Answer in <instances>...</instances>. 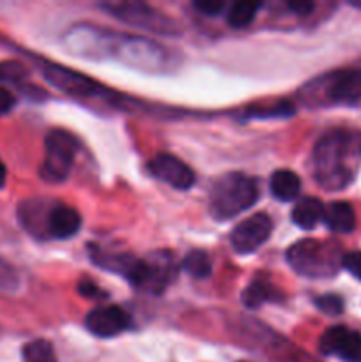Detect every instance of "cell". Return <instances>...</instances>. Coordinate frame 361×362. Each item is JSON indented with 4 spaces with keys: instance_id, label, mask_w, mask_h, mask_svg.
<instances>
[{
    "instance_id": "obj_9",
    "label": "cell",
    "mask_w": 361,
    "mask_h": 362,
    "mask_svg": "<svg viewBox=\"0 0 361 362\" xmlns=\"http://www.w3.org/2000/svg\"><path fill=\"white\" fill-rule=\"evenodd\" d=\"M324 356H336L345 362H361V334L343 325L329 327L319 341Z\"/></svg>"
},
{
    "instance_id": "obj_7",
    "label": "cell",
    "mask_w": 361,
    "mask_h": 362,
    "mask_svg": "<svg viewBox=\"0 0 361 362\" xmlns=\"http://www.w3.org/2000/svg\"><path fill=\"white\" fill-rule=\"evenodd\" d=\"M273 219L264 212L250 216L241 221L230 233L232 250L239 255H250L269 240L273 233Z\"/></svg>"
},
{
    "instance_id": "obj_32",
    "label": "cell",
    "mask_w": 361,
    "mask_h": 362,
    "mask_svg": "<svg viewBox=\"0 0 361 362\" xmlns=\"http://www.w3.org/2000/svg\"><path fill=\"white\" fill-rule=\"evenodd\" d=\"M354 6H356V7H361V2H354Z\"/></svg>"
},
{
    "instance_id": "obj_29",
    "label": "cell",
    "mask_w": 361,
    "mask_h": 362,
    "mask_svg": "<svg viewBox=\"0 0 361 362\" xmlns=\"http://www.w3.org/2000/svg\"><path fill=\"white\" fill-rule=\"evenodd\" d=\"M16 105V98L7 88L0 87V115H6Z\"/></svg>"
},
{
    "instance_id": "obj_25",
    "label": "cell",
    "mask_w": 361,
    "mask_h": 362,
    "mask_svg": "<svg viewBox=\"0 0 361 362\" xmlns=\"http://www.w3.org/2000/svg\"><path fill=\"white\" fill-rule=\"evenodd\" d=\"M315 306L328 315H340L343 311V300L338 296L329 293V296H322L315 299Z\"/></svg>"
},
{
    "instance_id": "obj_23",
    "label": "cell",
    "mask_w": 361,
    "mask_h": 362,
    "mask_svg": "<svg viewBox=\"0 0 361 362\" xmlns=\"http://www.w3.org/2000/svg\"><path fill=\"white\" fill-rule=\"evenodd\" d=\"M28 76L27 67L18 60H4L0 62V81L6 83H21Z\"/></svg>"
},
{
    "instance_id": "obj_14",
    "label": "cell",
    "mask_w": 361,
    "mask_h": 362,
    "mask_svg": "<svg viewBox=\"0 0 361 362\" xmlns=\"http://www.w3.org/2000/svg\"><path fill=\"white\" fill-rule=\"evenodd\" d=\"M147 278L142 288L151 293H161L177 276V264L166 251H158L147 258Z\"/></svg>"
},
{
    "instance_id": "obj_28",
    "label": "cell",
    "mask_w": 361,
    "mask_h": 362,
    "mask_svg": "<svg viewBox=\"0 0 361 362\" xmlns=\"http://www.w3.org/2000/svg\"><path fill=\"white\" fill-rule=\"evenodd\" d=\"M342 265L345 267V271H349L354 278L361 281V251L347 253L345 257L342 258Z\"/></svg>"
},
{
    "instance_id": "obj_30",
    "label": "cell",
    "mask_w": 361,
    "mask_h": 362,
    "mask_svg": "<svg viewBox=\"0 0 361 362\" xmlns=\"http://www.w3.org/2000/svg\"><path fill=\"white\" fill-rule=\"evenodd\" d=\"M287 6H289L294 13L299 14V16H306V14H310L311 11L315 9V4L308 2V0H294V2H289Z\"/></svg>"
},
{
    "instance_id": "obj_19",
    "label": "cell",
    "mask_w": 361,
    "mask_h": 362,
    "mask_svg": "<svg viewBox=\"0 0 361 362\" xmlns=\"http://www.w3.org/2000/svg\"><path fill=\"white\" fill-rule=\"evenodd\" d=\"M262 7L260 2H236L230 6L229 13H227V23L232 28H244L255 20L258 9Z\"/></svg>"
},
{
    "instance_id": "obj_21",
    "label": "cell",
    "mask_w": 361,
    "mask_h": 362,
    "mask_svg": "<svg viewBox=\"0 0 361 362\" xmlns=\"http://www.w3.org/2000/svg\"><path fill=\"white\" fill-rule=\"evenodd\" d=\"M25 362H57L52 343L46 339H34L23 346Z\"/></svg>"
},
{
    "instance_id": "obj_31",
    "label": "cell",
    "mask_w": 361,
    "mask_h": 362,
    "mask_svg": "<svg viewBox=\"0 0 361 362\" xmlns=\"http://www.w3.org/2000/svg\"><path fill=\"white\" fill-rule=\"evenodd\" d=\"M6 180H7V170H6V165H4V163L0 161V189H2V187L6 186Z\"/></svg>"
},
{
    "instance_id": "obj_5",
    "label": "cell",
    "mask_w": 361,
    "mask_h": 362,
    "mask_svg": "<svg viewBox=\"0 0 361 362\" xmlns=\"http://www.w3.org/2000/svg\"><path fill=\"white\" fill-rule=\"evenodd\" d=\"M311 98H321L319 105H361V71H335L306 85Z\"/></svg>"
},
{
    "instance_id": "obj_16",
    "label": "cell",
    "mask_w": 361,
    "mask_h": 362,
    "mask_svg": "<svg viewBox=\"0 0 361 362\" xmlns=\"http://www.w3.org/2000/svg\"><path fill=\"white\" fill-rule=\"evenodd\" d=\"M324 205L319 198L315 197H306L301 198L292 209V221L296 223L299 228L303 230H311L319 225V223L324 219Z\"/></svg>"
},
{
    "instance_id": "obj_13",
    "label": "cell",
    "mask_w": 361,
    "mask_h": 362,
    "mask_svg": "<svg viewBox=\"0 0 361 362\" xmlns=\"http://www.w3.org/2000/svg\"><path fill=\"white\" fill-rule=\"evenodd\" d=\"M81 226V218L73 207L60 202H52L46 218V239L66 240L76 235Z\"/></svg>"
},
{
    "instance_id": "obj_17",
    "label": "cell",
    "mask_w": 361,
    "mask_h": 362,
    "mask_svg": "<svg viewBox=\"0 0 361 362\" xmlns=\"http://www.w3.org/2000/svg\"><path fill=\"white\" fill-rule=\"evenodd\" d=\"M243 304L248 310H258L268 303H280L282 300V292L268 281H253L243 290Z\"/></svg>"
},
{
    "instance_id": "obj_26",
    "label": "cell",
    "mask_w": 361,
    "mask_h": 362,
    "mask_svg": "<svg viewBox=\"0 0 361 362\" xmlns=\"http://www.w3.org/2000/svg\"><path fill=\"white\" fill-rule=\"evenodd\" d=\"M193 7L205 16H218L225 9V2L222 0H195Z\"/></svg>"
},
{
    "instance_id": "obj_4",
    "label": "cell",
    "mask_w": 361,
    "mask_h": 362,
    "mask_svg": "<svg viewBox=\"0 0 361 362\" xmlns=\"http://www.w3.org/2000/svg\"><path fill=\"white\" fill-rule=\"evenodd\" d=\"M103 11L115 20L130 25V27L142 28V30L154 32L161 35H179L180 27L176 20L166 14L159 13L154 7L142 2H106L101 4Z\"/></svg>"
},
{
    "instance_id": "obj_11",
    "label": "cell",
    "mask_w": 361,
    "mask_h": 362,
    "mask_svg": "<svg viewBox=\"0 0 361 362\" xmlns=\"http://www.w3.org/2000/svg\"><path fill=\"white\" fill-rule=\"evenodd\" d=\"M41 71L50 83L55 85L57 88H60L66 94L88 98V95H96V92L99 90L98 83L92 81L91 78L74 73L71 69H66V67L57 66V64H50L42 60Z\"/></svg>"
},
{
    "instance_id": "obj_6",
    "label": "cell",
    "mask_w": 361,
    "mask_h": 362,
    "mask_svg": "<svg viewBox=\"0 0 361 362\" xmlns=\"http://www.w3.org/2000/svg\"><path fill=\"white\" fill-rule=\"evenodd\" d=\"M46 156L42 161L39 175L48 182L59 184L67 179L71 166L74 163L78 144L67 131L52 129L45 140Z\"/></svg>"
},
{
    "instance_id": "obj_15",
    "label": "cell",
    "mask_w": 361,
    "mask_h": 362,
    "mask_svg": "<svg viewBox=\"0 0 361 362\" xmlns=\"http://www.w3.org/2000/svg\"><path fill=\"white\" fill-rule=\"evenodd\" d=\"M331 232L349 233L356 228V214L347 202H333L324 209V219Z\"/></svg>"
},
{
    "instance_id": "obj_3",
    "label": "cell",
    "mask_w": 361,
    "mask_h": 362,
    "mask_svg": "<svg viewBox=\"0 0 361 362\" xmlns=\"http://www.w3.org/2000/svg\"><path fill=\"white\" fill-rule=\"evenodd\" d=\"M287 262L297 274L306 278H328L336 272V253L331 244L303 239L287 251Z\"/></svg>"
},
{
    "instance_id": "obj_20",
    "label": "cell",
    "mask_w": 361,
    "mask_h": 362,
    "mask_svg": "<svg viewBox=\"0 0 361 362\" xmlns=\"http://www.w3.org/2000/svg\"><path fill=\"white\" fill-rule=\"evenodd\" d=\"M183 269L191 276V278L205 279L211 276V271H212L211 258H209V255L205 253V251L191 250L190 253L184 257Z\"/></svg>"
},
{
    "instance_id": "obj_2",
    "label": "cell",
    "mask_w": 361,
    "mask_h": 362,
    "mask_svg": "<svg viewBox=\"0 0 361 362\" xmlns=\"http://www.w3.org/2000/svg\"><path fill=\"white\" fill-rule=\"evenodd\" d=\"M258 193V184L253 177L239 172L227 173L212 186L209 212L216 221H229L257 204Z\"/></svg>"
},
{
    "instance_id": "obj_10",
    "label": "cell",
    "mask_w": 361,
    "mask_h": 362,
    "mask_svg": "<svg viewBox=\"0 0 361 362\" xmlns=\"http://www.w3.org/2000/svg\"><path fill=\"white\" fill-rule=\"evenodd\" d=\"M131 317L119 306L94 308L85 318L88 332L98 338H115L131 327Z\"/></svg>"
},
{
    "instance_id": "obj_24",
    "label": "cell",
    "mask_w": 361,
    "mask_h": 362,
    "mask_svg": "<svg viewBox=\"0 0 361 362\" xmlns=\"http://www.w3.org/2000/svg\"><path fill=\"white\" fill-rule=\"evenodd\" d=\"M20 288V276L13 265L0 258V293H14Z\"/></svg>"
},
{
    "instance_id": "obj_8",
    "label": "cell",
    "mask_w": 361,
    "mask_h": 362,
    "mask_svg": "<svg viewBox=\"0 0 361 362\" xmlns=\"http://www.w3.org/2000/svg\"><path fill=\"white\" fill-rule=\"evenodd\" d=\"M91 258L103 271L122 276L134 286H140V288L144 286L145 278H147V262L145 260H140L133 255L108 253L99 247H92Z\"/></svg>"
},
{
    "instance_id": "obj_22",
    "label": "cell",
    "mask_w": 361,
    "mask_h": 362,
    "mask_svg": "<svg viewBox=\"0 0 361 362\" xmlns=\"http://www.w3.org/2000/svg\"><path fill=\"white\" fill-rule=\"evenodd\" d=\"M294 113V106L290 103H280L275 106H260V108H250L248 119H278V117H290Z\"/></svg>"
},
{
    "instance_id": "obj_18",
    "label": "cell",
    "mask_w": 361,
    "mask_h": 362,
    "mask_svg": "<svg viewBox=\"0 0 361 362\" xmlns=\"http://www.w3.org/2000/svg\"><path fill=\"white\" fill-rule=\"evenodd\" d=\"M271 194L280 202H292L301 191V179L290 170H276L269 180Z\"/></svg>"
},
{
    "instance_id": "obj_27",
    "label": "cell",
    "mask_w": 361,
    "mask_h": 362,
    "mask_svg": "<svg viewBox=\"0 0 361 362\" xmlns=\"http://www.w3.org/2000/svg\"><path fill=\"white\" fill-rule=\"evenodd\" d=\"M78 292H80V296H84L85 299H106L108 297V293L105 292V290L99 288L98 285H94L92 281H88V279H84V281H80V285H78Z\"/></svg>"
},
{
    "instance_id": "obj_12",
    "label": "cell",
    "mask_w": 361,
    "mask_h": 362,
    "mask_svg": "<svg viewBox=\"0 0 361 362\" xmlns=\"http://www.w3.org/2000/svg\"><path fill=\"white\" fill-rule=\"evenodd\" d=\"M149 170L156 179L176 189H190L195 182L193 170L172 154H158L149 163Z\"/></svg>"
},
{
    "instance_id": "obj_1",
    "label": "cell",
    "mask_w": 361,
    "mask_h": 362,
    "mask_svg": "<svg viewBox=\"0 0 361 362\" xmlns=\"http://www.w3.org/2000/svg\"><path fill=\"white\" fill-rule=\"evenodd\" d=\"M357 154L354 134L343 129L326 133L311 152V168L319 186L329 191L343 189L354 179L353 158Z\"/></svg>"
}]
</instances>
